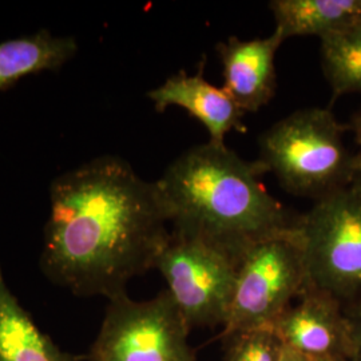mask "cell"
Listing matches in <instances>:
<instances>
[{"instance_id":"15","label":"cell","mask_w":361,"mask_h":361,"mask_svg":"<svg viewBox=\"0 0 361 361\" xmlns=\"http://www.w3.org/2000/svg\"><path fill=\"white\" fill-rule=\"evenodd\" d=\"M225 361H281L284 345L271 328H259L222 338Z\"/></svg>"},{"instance_id":"8","label":"cell","mask_w":361,"mask_h":361,"mask_svg":"<svg viewBox=\"0 0 361 361\" xmlns=\"http://www.w3.org/2000/svg\"><path fill=\"white\" fill-rule=\"evenodd\" d=\"M284 348L310 361L352 359V331L344 307L323 292L305 288L296 302L271 324Z\"/></svg>"},{"instance_id":"10","label":"cell","mask_w":361,"mask_h":361,"mask_svg":"<svg viewBox=\"0 0 361 361\" xmlns=\"http://www.w3.org/2000/svg\"><path fill=\"white\" fill-rule=\"evenodd\" d=\"M158 113L177 106L195 118L209 133V142L225 145V137L233 131H246L244 111L222 87H216L204 77V66L195 75L180 70L161 86L147 92Z\"/></svg>"},{"instance_id":"6","label":"cell","mask_w":361,"mask_h":361,"mask_svg":"<svg viewBox=\"0 0 361 361\" xmlns=\"http://www.w3.org/2000/svg\"><path fill=\"white\" fill-rule=\"evenodd\" d=\"M190 328L168 289L152 300H109L90 361H195Z\"/></svg>"},{"instance_id":"2","label":"cell","mask_w":361,"mask_h":361,"mask_svg":"<svg viewBox=\"0 0 361 361\" xmlns=\"http://www.w3.org/2000/svg\"><path fill=\"white\" fill-rule=\"evenodd\" d=\"M265 169L226 145L207 142L177 157L155 180L173 234L198 240L232 257L269 235L296 229L300 214L265 189Z\"/></svg>"},{"instance_id":"1","label":"cell","mask_w":361,"mask_h":361,"mask_svg":"<svg viewBox=\"0 0 361 361\" xmlns=\"http://www.w3.org/2000/svg\"><path fill=\"white\" fill-rule=\"evenodd\" d=\"M154 182L129 162L102 155L52 180L43 233V274L79 297L126 293L154 269L171 232Z\"/></svg>"},{"instance_id":"14","label":"cell","mask_w":361,"mask_h":361,"mask_svg":"<svg viewBox=\"0 0 361 361\" xmlns=\"http://www.w3.org/2000/svg\"><path fill=\"white\" fill-rule=\"evenodd\" d=\"M322 40V65L334 99L361 94V23Z\"/></svg>"},{"instance_id":"13","label":"cell","mask_w":361,"mask_h":361,"mask_svg":"<svg viewBox=\"0 0 361 361\" xmlns=\"http://www.w3.org/2000/svg\"><path fill=\"white\" fill-rule=\"evenodd\" d=\"M0 361H79L58 348L8 288L0 267Z\"/></svg>"},{"instance_id":"17","label":"cell","mask_w":361,"mask_h":361,"mask_svg":"<svg viewBox=\"0 0 361 361\" xmlns=\"http://www.w3.org/2000/svg\"><path fill=\"white\" fill-rule=\"evenodd\" d=\"M348 129L349 131H352V134H353V137H355V141H356V145H357V147H359V155H360L361 158V109H359L352 118H350V121H349L348 123Z\"/></svg>"},{"instance_id":"16","label":"cell","mask_w":361,"mask_h":361,"mask_svg":"<svg viewBox=\"0 0 361 361\" xmlns=\"http://www.w3.org/2000/svg\"><path fill=\"white\" fill-rule=\"evenodd\" d=\"M348 316L353 352L350 361H361V300L345 310Z\"/></svg>"},{"instance_id":"20","label":"cell","mask_w":361,"mask_h":361,"mask_svg":"<svg viewBox=\"0 0 361 361\" xmlns=\"http://www.w3.org/2000/svg\"><path fill=\"white\" fill-rule=\"evenodd\" d=\"M89 361H90V360H89Z\"/></svg>"},{"instance_id":"3","label":"cell","mask_w":361,"mask_h":361,"mask_svg":"<svg viewBox=\"0 0 361 361\" xmlns=\"http://www.w3.org/2000/svg\"><path fill=\"white\" fill-rule=\"evenodd\" d=\"M347 131L329 109L297 110L259 137L257 161L288 193L317 202L361 177L360 155L343 138Z\"/></svg>"},{"instance_id":"7","label":"cell","mask_w":361,"mask_h":361,"mask_svg":"<svg viewBox=\"0 0 361 361\" xmlns=\"http://www.w3.org/2000/svg\"><path fill=\"white\" fill-rule=\"evenodd\" d=\"M154 269L164 276L190 329L226 323L237 277L232 257L205 243L171 233Z\"/></svg>"},{"instance_id":"11","label":"cell","mask_w":361,"mask_h":361,"mask_svg":"<svg viewBox=\"0 0 361 361\" xmlns=\"http://www.w3.org/2000/svg\"><path fill=\"white\" fill-rule=\"evenodd\" d=\"M276 28L283 38H326L361 23V0H271Z\"/></svg>"},{"instance_id":"12","label":"cell","mask_w":361,"mask_h":361,"mask_svg":"<svg viewBox=\"0 0 361 361\" xmlns=\"http://www.w3.org/2000/svg\"><path fill=\"white\" fill-rule=\"evenodd\" d=\"M77 52V39L54 35L49 30L1 42L0 91L11 87L23 78L59 70Z\"/></svg>"},{"instance_id":"19","label":"cell","mask_w":361,"mask_h":361,"mask_svg":"<svg viewBox=\"0 0 361 361\" xmlns=\"http://www.w3.org/2000/svg\"><path fill=\"white\" fill-rule=\"evenodd\" d=\"M344 361H349V360H344Z\"/></svg>"},{"instance_id":"9","label":"cell","mask_w":361,"mask_h":361,"mask_svg":"<svg viewBox=\"0 0 361 361\" xmlns=\"http://www.w3.org/2000/svg\"><path fill=\"white\" fill-rule=\"evenodd\" d=\"M283 35L274 30L267 38L241 40L231 37L217 44L224 86L244 113H257L276 92V54Z\"/></svg>"},{"instance_id":"18","label":"cell","mask_w":361,"mask_h":361,"mask_svg":"<svg viewBox=\"0 0 361 361\" xmlns=\"http://www.w3.org/2000/svg\"><path fill=\"white\" fill-rule=\"evenodd\" d=\"M281 361H310L307 360L305 357L297 355L296 352L290 350V349L284 348L283 350V356H281Z\"/></svg>"},{"instance_id":"5","label":"cell","mask_w":361,"mask_h":361,"mask_svg":"<svg viewBox=\"0 0 361 361\" xmlns=\"http://www.w3.org/2000/svg\"><path fill=\"white\" fill-rule=\"evenodd\" d=\"M307 286L304 247L296 229L250 246L237 264L235 288L221 337L271 328Z\"/></svg>"},{"instance_id":"4","label":"cell","mask_w":361,"mask_h":361,"mask_svg":"<svg viewBox=\"0 0 361 361\" xmlns=\"http://www.w3.org/2000/svg\"><path fill=\"white\" fill-rule=\"evenodd\" d=\"M307 286L344 310L361 300V177L301 214Z\"/></svg>"}]
</instances>
